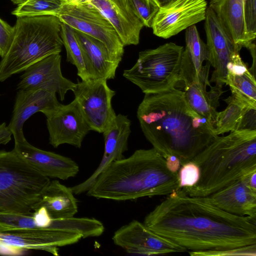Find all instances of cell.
I'll return each instance as SVG.
<instances>
[{"instance_id":"obj_1","label":"cell","mask_w":256,"mask_h":256,"mask_svg":"<svg viewBox=\"0 0 256 256\" xmlns=\"http://www.w3.org/2000/svg\"><path fill=\"white\" fill-rule=\"evenodd\" d=\"M148 214L144 224L188 252L222 250L256 244V218L230 214L206 196L180 189Z\"/></svg>"},{"instance_id":"obj_2","label":"cell","mask_w":256,"mask_h":256,"mask_svg":"<svg viewBox=\"0 0 256 256\" xmlns=\"http://www.w3.org/2000/svg\"><path fill=\"white\" fill-rule=\"evenodd\" d=\"M137 118L153 148L165 158L177 157L181 166L192 161L218 136L210 122L190 106L183 90L176 86L144 94Z\"/></svg>"},{"instance_id":"obj_3","label":"cell","mask_w":256,"mask_h":256,"mask_svg":"<svg viewBox=\"0 0 256 256\" xmlns=\"http://www.w3.org/2000/svg\"><path fill=\"white\" fill-rule=\"evenodd\" d=\"M180 189L178 172L154 148L136 150L111 162L86 192L89 196L118 201L166 196Z\"/></svg>"},{"instance_id":"obj_4","label":"cell","mask_w":256,"mask_h":256,"mask_svg":"<svg viewBox=\"0 0 256 256\" xmlns=\"http://www.w3.org/2000/svg\"><path fill=\"white\" fill-rule=\"evenodd\" d=\"M192 162L200 168L198 181L180 190L190 196H208L256 172V130L218 136Z\"/></svg>"},{"instance_id":"obj_5","label":"cell","mask_w":256,"mask_h":256,"mask_svg":"<svg viewBox=\"0 0 256 256\" xmlns=\"http://www.w3.org/2000/svg\"><path fill=\"white\" fill-rule=\"evenodd\" d=\"M62 24L53 15L17 18L9 48L0 60V82L48 56L60 54Z\"/></svg>"},{"instance_id":"obj_6","label":"cell","mask_w":256,"mask_h":256,"mask_svg":"<svg viewBox=\"0 0 256 256\" xmlns=\"http://www.w3.org/2000/svg\"><path fill=\"white\" fill-rule=\"evenodd\" d=\"M50 181L14 150H0V212H32Z\"/></svg>"},{"instance_id":"obj_7","label":"cell","mask_w":256,"mask_h":256,"mask_svg":"<svg viewBox=\"0 0 256 256\" xmlns=\"http://www.w3.org/2000/svg\"><path fill=\"white\" fill-rule=\"evenodd\" d=\"M183 46L168 42L139 52L136 64L122 76L144 93L166 90L179 80Z\"/></svg>"},{"instance_id":"obj_8","label":"cell","mask_w":256,"mask_h":256,"mask_svg":"<svg viewBox=\"0 0 256 256\" xmlns=\"http://www.w3.org/2000/svg\"><path fill=\"white\" fill-rule=\"evenodd\" d=\"M50 15L62 22L102 42L111 56L120 62L124 54L123 44L108 20L91 4H64Z\"/></svg>"},{"instance_id":"obj_9","label":"cell","mask_w":256,"mask_h":256,"mask_svg":"<svg viewBox=\"0 0 256 256\" xmlns=\"http://www.w3.org/2000/svg\"><path fill=\"white\" fill-rule=\"evenodd\" d=\"M72 92L90 130L103 133L116 115L112 104L116 92L109 88L107 80H82Z\"/></svg>"},{"instance_id":"obj_10","label":"cell","mask_w":256,"mask_h":256,"mask_svg":"<svg viewBox=\"0 0 256 256\" xmlns=\"http://www.w3.org/2000/svg\"><path fill=\"white\" fill-rule=\"evenodd\" d=\"M44 114L46 118L50 144L55 148L63 144L81 147L90 129L75 99L66 105L60 103Z\"/></svg>"},{"instance_id":"obj_11","label":"cell","mask_w":256,"mask_h":256,"mask_svg":"<svg viewBox=\"0 0 256 256\" xmlns=\"http://www.w3.org/2000/svg\"><path fill=\"white\" fill-rule=\"evenodd\" d=\"M208 8L206 0H173L160 8L152 26L153 33L168 38L204 20Z\"/></svg>"},{"instance_id":"obj_12","label":"cell","mask_w":256,"mask_h":256,"mask_svg":"<svg viewBox=\"0 0 256 256\" xmlns=\"http://www.w3.org/2000/svg\"><path fill=\"white\" fill-rule=\"evenodd\" d=\"M112 238L116 246L130 254L154 256L187 251L136 220L116 230Z\"/></svg>"},{"instance_id":"obj_13","label":"cell","mask_w":256,"mask_h":256,"mask_svg":"<svg viewBox=\"0 0 256 256\" xmlns=\"http://www.w3.org/2000/svg\"><path fill=\"white\" fill-rule=\"evenodd\" d=\"M204 20L208 62L214 68L210 82L222 87L226 82L228 65L240 54L241 48L234 43L208 6Z\"/></svg>"},{"instance_id":"obj_14","label":"cell","mask_w":256,"mask_h":256,"mask_svg":"<svg viewBox=\"0 0 256 256\" xmlns=\"http://www.w3.org/2000/svg\"><path fill=\"white\" fill-rule=\"evenodd\" d=\"M61 60L60 54H54L30 66L21 75L17 90L54 92L64 101L68 92L72 91L76 84L63 76Z\"/></svg>"},{"instance_id":"obj_15","label":"cell","mask_w":256,"mask_h":256,"mask_svg":"<svg viewBox=\"0 0 256 256\" xmlns=\"http://www.w3.org/2000/svg\"><path fill=\"white\" fill-rule=\"evenodd\" d=\"M82 238L80 234L52 230L34 228L0 232V242L28 250H40L58 255L60 246L72 244Z\"/></svg>"},{"instance_id":"obj_16","label":"cell","mask_w":256,"mask_h":256,"mask_svg":"<svg viewBox=\"0 0 256 256\" xmlns=\"http://www.w3.org/2000/svg\"><path fill=\"white\" fill-rule=\"evenodd\" d=\"M130 126L131 122L127 116L121 114L116 115L103 132L104 152L98 166L88 178L71 188L74 194L86 192L98 176L111 162L124 158L123 154L128 150Z\"/></svg>"},{"instance_id":"obj_17","label":"cell","mask_w":256,"mask_h":256,"mask_svg":"<svg viewBox=\"0 0 256 256\" xmlns=\"http://www.w3.org/2000/svg\"><path fill=\"white\" fill-rule=\"evenodd\" d=\"M13 150L49 178L66 180L74 177L79 172L78 165L70 158L38 148L26 139L15 141Z\"/></svg>"},{"instance_id":"obj_18","label":"cell","mask_w":256,"mask_h":256,"mask_svg":"<svg viewBox=\"0 0 256 256\" xmlns=\"http://www.w3.org/2000/svg\"><path fill=\"white\" fill-rule=\"evenodd\" d=\"M82 2L91 4L108 20L124 46L138 44L144 26L126 0H84Z\"/></svg>"},{"instance_id":"obj_19","label":"cell","mask_w":256,"mask_h":256,"mask_svg":"<svg viewBox=\"0 0 256 256\" xmlns=\"http://www.w3.org/2000/svg\"><path fill=\"white\" fill-rule=\"evenodd\" d=\"M56 94L43 90H18L14 106L12 116L8 128L14 140L26 139L23 126L26 121L37 112H45L58 106Z\"/></svg>"},{"instance_id":"obj_20","label":"cell","mask_w":256,"mask_h":256,"mask_svg":"<svg viewBox=\"0 0 256 256\" xmlns=\"http://www.w3.org/2000/svg\"><path fill=\"white\" fill-rule=\"evenodd\" d=\"M250 175L206 196L207 199L230 214L256 218V189L249 183Z\"/></svg>"},{"instance_id":"obj_21","label":"cell","mask_w":256,"mask_h":256,"mask_svg":"<svg viewBox=\"0 0 256 256\" xmlns=\"http://www.w3.org/2000/svg\"><path fill=\"white\" fill-rule=\"evenodd\" d=\"M80 44L88 79H114L120 62L110 54L100 40L74 30Z\"/></svg>"},{"instance_id":"obj_22","label":"cell","mask_w":256,"mask_h":256,"mask_svg":"<svg viewBox=\"0 0 256 256\" xmlns=\"http://www.w3.org/2000/svg\"><path fill=\"white\" fill-rule=\"evenodd\" d=\"M244 0H211L208 6L234 43L240 48H247L252 42L248 40L245 30Z\"/></svg>"},{"instance_id":"obj_23","label":"cell","mask_w":256,"mask_h":256,"mask_svg":"<svg viewBox=\"0 0 256 256\" xmlns=\"http://www.w3.org/2000/svg\"><path fill=\"white\" fill-rule=\"evenodd\" d=\"M41 206L46 208L53 219L74 217L78 210L77 200L71 188L62 184L58 180L50 181L33 211Z\"/></svg>"},{"instance_id":"obj_24","label":"cell","mask_w":256,"mask_h":256,"mask_svg":"<svg viewBox=\"0 0 256 256\" xmlns=\"http://www.w3.org/2000/svg\"><path fill=\"white\" fill-rule=\"evenodd\" d=\"M184 98L190 106L206 118L214 128L216 122L219 100L224 92L222 87L216 85L206 90V84L196 81L184 83Z\"/></svg>"},{"instance_id":"obj_25","label":"cell","mask_w":256,"mask_h":256,"mask_svg":"<svg viewBox=\"0 0 256 256\" xmlns=\"http://www.w3.org/2000/svg\"><path fill=\"white\" fill-rule=\"evenodd\" d=\"M186 46L182 54L181 67L190 70L199 79L208 85L210 63L206 44L201 39L196 25L186 29Z\"/></svg>"},{"instance_id":"obj_26","label":"cell","mask_w":256,"mask_h":256,"mask_svg":"<svg viewBox=\"0 0 256 256\" xmlns=\"http://www.w3.org/2000/svg\"><path fill=\"white\" fill-rule=\"evenodd\" d=\"M225 84L232 95L254 108H256V82L254 75L237 55L228 65Z\"/></svg>"},{"instance_id":"obj_27","label":"cell","mask_w":256,"mask_h":256,"mask_svg":"<svg viewBox=\"0 0 256 256\" xmlns=\"http://www.w3.org/2000/svg\"><path fill=\"white\" fill-rule=\"evenodd\" d=\"M224 101L228 106L224 110L218 112L214 126V132L217 136L236 130L244 114L248 109L254 108L232 94Z\"/></svg>"},{"instance_id":"obj_28","label":"cell","mask_w":256,"mask_h":256,"mask_svg":"<svg viewBox=\"0 0 256 256\" xmlns=\"http://www.w3.org/2000/svg\"><path fill=\"white\" fill-rule=\"evenodd\" d=\"M61 38L66 52V61L76 66L77 74L82 80H87V76L82 50L76 37L74 30L62 23L61 26Z\"/></svg>"},{"instance_id":"obj_29","label":"cell","mask_w":256,"mask_h":256,"mask_svg":"<svg viewBox=\"0 0 256 256\" xmlns=\"http://www.w3.org/2000/svg\"><path fill=\"white\" fill-rule=\"evenodd\" d=\"M58 0H26L12 12L16 18L50 15L62 6Z\"/></svg>"},{"instance_id":"obj_30","label":"cell","mask_w":256,"mask_h":256,"mask_svg":"<svg viewBox=\"0 0 256 256\" xmlns=\"http://www.w3.org/2000/svg\"><path fill=\"white\" fill-rule=\"evenodd\" d=\"M144 26L151 28L159 7L152 0H126Z\"/></svg>"},{"instance_id":"obj_31","label":"cell","mask_w":256,"mask_h":256,"mask_svg":"<svg viewBox=\"0 0 256 256\" xmlns=\"http://www.w3.org/2000/svg\"><path fill=\"white\" fill-rule=\"evenodd\" d=\"M178 178L180 188L190 187L195 185L200 177V170L194 162L190 161L179 169Z\"/></svg>"},{"instance_id":"obj_32","label":"cell","mask_w":256,"mask_h":256,"mask_svg":"<svg viewBox=\"0 0 256 256\" xmlns=\"http://www.w3.org/2000/svg\"><path fill=\"white\" fill-rule=\"evenodd\" d=\"M244 18L247 37L252 42L256 38V0H244Z\"/></svg>"},{"instance_id":"obj_33","label":"cell","mask_w":256,"mask_h":256,"mask_svg":"<svg viewBox=\"0 0 256 256\" xmlns=\"http://www.w3.org/2000/svg\"><path fill=\"white\" fill-rule=\"evenodd\" d=\"M192 256H256V244L222 250L188 252Z\"/></svg>"},{"instance_id":"obj_34","label":"cell","mask_w":256,"mask_h":256,"mask_svg":"<svg viewBox=\"0 0 256 256\" xmlns=\"http://www.w3.org/2000/svg\"><path fill=\"white\" fill-rule=\"evenodd\" d=\"M13 26L0 18V50L2 58L6 53L12 36Z\"/></svg>"},{"instance_id":"obj_35","label":"cell","mask_w":256,"mask_h":256,"mask_svg":"<svg viewBox=\"0 0 256 256\" xmlns=\"http://www.w3.org/2000/svg\"><path fill=\"white\" fill-rule=\"evenodd\" d=\"M33 212L34 218L38 228L52 229L54 219L50 216L45 208L41 206Z\"/></svg>"},{"instance_id":"obj_36","label":"cell","mask_w":256,"mask_h":256,"mask_svg":"<svg viewBox=\"0 0 256 256\" xmlns=\"http://www.w3.org/2000/svg\"><path fill=\"white\" fill-rule=\"evenodd\" d=\"M28 250L0 242V254L20 256L24 254Z\"/></svg>"},{"instance_id":"obj_37","label":"cell","mask_w":256,"mask_h":256,"mask_svg":"<svg viewBox=\"0 0 256 256\" xmlns=\"http://www.w3.org/2000/svg\"><path fill=\"white\" fill-rule=\"evenodd\" d=\"M12 135L6 122L0 124V144H6L9 142L12 139Z\"/></svg>"},{"instance_id":"obj_38","label":"cell","mask_w":256,"mask_h":256,"mask_svg":"<svg viewBox=\"0 0 256 256\" xmlns=\"http://www.w3.org/2000/svg\"><path fill=\"white\" fill-rule=\"evenodd\" d=\"M166 160V166L168 170L172 172H178L181 166L180 160L173 156H168Z\"/></svg>"},{"instance_id":"obj_39","label":"cell","mask_w":256,"mask_h":256,"mask_svg":"<svg viewBox=\"0 0 256 256\" xmlns=\"http://www.w3.org/2000/svg\"><path fill=\"white\" fill-rule=\"evenodd\" d=\"M249 183L252 188L256 189V172L252 173L250 176Z\"/></svg>"},{"instance_id":"obj_40","label":"cell","mask_w":256,"mask_h":256,"mask_svg":"<svg viewBox=\"0 0 256 256\" xmlns=\"http://www.w3.org/2000/svg\"><path fill=\"white\" fill-rule=\"evenodd\" d=\"M156 5L159 7L161 8L170 2H172L173 0H152Z\"/></svg>"},{"instance_id":"obj_41","label":"cell","mask_w":256,"mask_h":256,"mask_svg":"<svg viewBox=\"0 0 256 256\" xmlns=\"http://www.w3.org/2000/svg\"><path fill=\"white\" fill-rule=\"evenodd\" d=\"M84 0H64V4H78L82 2Z\"/></svg>"},{"instance_id":"obj_42","label":"cell","mask_w":256,"mask_h":256,"mask_svg":"<svg viewBox=\"0 0 256 256\" xmlns=\"http://www.w3.org/2000/svg\"><path fill=\"white\" fill-rule=\"evenodd\" d=\"M14 4H20L23 2H25L26 0H10Z\"/></svg>"},{"instance_id":"obj_43","label":"cell","mask_w":256,"mask_h":256,"mask_svg":"<svg viewBox=\"0 0 256 256\" xmlns=\"http://www.w3.org/2000/svg\"><path fill=\"white\" fill-rule=\"evenodd\" d=\"M0 57L2 56V52L0 51Z\"/></svg>"},{"instance_id":"obj_44","label":"cell","mask_w":256,"mask_h":256,"mask_svg":"<svg viewBox=\"0 0 256 256\" xmlns=\"http://www.w3.org/2000/svg\"><path fill=\"white\" fill-rule=\"evenodd\" d=\"M60 0V1L62 2V3H63L64 0Z\"/></svg>"},{"instance_id":"obj_45","label":"cell","mask_w":256,"mask_h":256,"mask_svg":"<svg viewBox=\"0 0 256 256\" xmlns=\"http://www.w3.org/2000/svg\"></svg>"}]
</instances>
